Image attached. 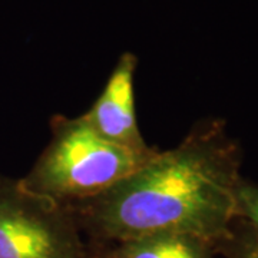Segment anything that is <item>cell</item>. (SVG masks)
Here are the masks:
<instances>
[{"label":"cell","instance_id":"obj_2","mask_svg":"<svg viewBox=\"0 0 258 258\" xmlns=\"http://www.w3.org/2000/svg\"><path fill=\"white\" fill-rule=\"evenodd\" d=\"M137 152L99 137L83 115H53L50 139L26 175L18 178L29 192L62 205L81 203L111 189L158 154Z\"/></svg>","mask_w":258,"mask_h":258},{"label":"cell","instance_id":"obj_4","mask_svg":"<svg viewBox=\"0 0 258 258\" xmlns=\"http://www.w3.org/2000/svg\"><path fill=\"white\" fill-rule=\"evenodd\" d=\"M138 57L132 52L122 53L112 69L101 95L82 113L89 126L103 139L137 152L154 147L144 138L135 111V72Z\"/></svg>","mask_w":258,"mask_h":258},{"label":"cell","instance_id":"obj_7","mask_svg":"<svg viewBox=\"0 0 258 258\" xmlns=\"http://www.w3.org/2000/svg\"><path fill=\"white\" fill-rule=\"evenodd\" d=\"M218 251L230 258H258V241L248 228L237 220L232 237Z\"/></svg>","mask_w":258,"mask_h":258},{"label":"cell","instance_id":"obj_3","mask_svg":"<svg viewBox=\"0 0 258 258\" xmlns=\"http://www.w3.org/2000/svg\"><path fill=\"white\" fill-rule=\"evenodd\" d=\"M0 258H96L68 207L0 175Z\"/></svg>","mask_w":258,"mask_h":258},{"label":"cell","instance_id":"obj_6","mask_svg":"<svg viewBox=\"0 0 258 258\" xmlns=\"http://www.w3.org/2000/svg\"><path fill=\"white\" fill-rule=\"evenodd\" d=\"M237 220L241 221L258 241V184L241 179L237 188Z\"/></svg>","mask_w":258,"mask_h":258},{"label":"cell","instance_id":"obj_5","mask_svg":"<svg viewBox=\"0 0 258 258\" xmlns=\"http://www.w3.org/2000/svg\"><path fill=\"white\" fill-rule=\"evenodd\" d=\"M96 258H214L210 242L186 234H155L92 245Z\"/></svg>","mask_w":258,"mask_h":258},{"label":"cell","instance_id":"obj_1","mask_svg":"<svg viewBox=\"0 0 258 258\" xmlns=\"http://www.w3.org/2000/svg\"><path fill=\"white\" fill-rule=\"evenodd\" d=\"M242 152L222 119H204L176 147L158 151L95 198L64 205L91 245L186 234L215 252L237 221Z\"/></svg>","mask_w":258,"mask_h":258}]
</instances>
